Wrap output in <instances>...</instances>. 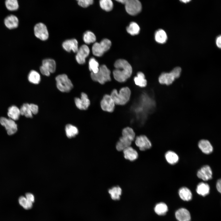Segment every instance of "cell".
<instances>
[{"label":"cell","instance_id":"obj_9","mask_svg":"<svg viewBox=\"0 0 221 221\" xmlns=\"http://www.w3.org/2000/svg\"><path fill=\"white\" fill-rule=\"evenodd\" d=\"M0 123L5 127L7 133L9 135L15 134L17 131V125L14 120L10 118L2 117L0 118Z\"/></svg>","mask_w":221,"mask_h":221},{"label":"cell","instance_id":"obj_42","mask_svg":"<svg viewBox=\"0 0 221 221\" xmlns=\"http://www.w3.org/2000/svg\"><path fill=\"white\" fill-rule=\"evenodd\" d=\"M25 197L27 199L33 203H34L35 200V197L33 194L29 192L25 194Z\"/></svg>","mask_w":221,"mask_h":221},{"label":"cell","instance_id":"obj_39","mask_svg":"<svg viewBox=\"0 0 221 221\" xmlns=\"http://www.w3.org/2000/svg\"><path fill=\"white\" fill-rule=\"evenodd\" d=\"M78 4L80 6L83 8H87L92 4L94 2L93 0H76Z\"/></svg>","mask_w":221,"mask_h":221},{"label":"cell","instance_id":"obj_4","mask_svg":"<svg viewBox=\"0 0 221 221\" xmlns=\"http://www.w3.org/2000/svg\"><path fill=\"white\" fill-rule=\"evenodd\" d=\"M110 74V72L106 66L102 65L99 67V70L96 73L91 72V76L93 81L103 84L111 80Z\"/></svg>","mask_w":221,"mask_h":221},{"label":"cell","instance_id":"obj_29","mask_svg":"<svg viewBox=\"0 0 221 221\" xmlns=\"http://www.w3.org/2000/svg\"><path fill=\"white\" fill-rule=\"evenodd\" d=\"M65 131L66 136L69 138L75 137L79 132L78 130L76 127L70 124L66 125Z\"/></svg>","mask_w":221,"mask_h":221},{"label":"cell","instance_id":"obj_14","mask_svg":"<svg viewBox=\"0 0 221 221\" xmlns=\"http://www.w3.org/2000/svg\"><path fill=\"white\" fill-rule=\"evenodd\" d=\"M197 176L198 178L204 181L211 179L212 177V172L211 168L207 165L203 166L198 171Z\"/></svg>","mask_w":221,"mask_h":221},{"label":"cell","instance_id":"obj_28","mask_svg":"<svg viewBox=\"0 0 221 221\" xmlns=\"http://www.w3.org/2000/svg\"><path fill=\"white\" fill-rule=\"evenodd\" d=\"M108 192L110 195L111 198L114 200H118L120 199L122 194V190L119 186H114L108 190Z\"/></svg>","mask_w":221,"mask_h":221},{"label":"cell","instance_id":"obj_27","mask_svg":"<svg viewBox=\"0 0 221 221\" xmlns=\"http://www.w3.org/2000/svg\"><path fill=\"white\" fill-rule=\"evenodd\" d=\"M135 84L142 87H145L147 85V81L145 78L144 74L141 72H138L137 76L134 78Z\"/></svg>","mask_w":221,"mask_h":221},{"label":"cell","instance_id":"obj_37","mask_svg":"<svg viewBox=\"0 0 221 221\" xmlns=\"http://www.w3.org/2000/svg\"><path fill=\"white\" fill-rule=\"evenodd\" d=\"M89 68L91 72L95 73L98 72L99 68V64L94 58L90 59L89 62Z\"/></svg>","mask_w":221,"mask_h":221},{"label":"cell","instance_id":"obj_38","mask_svg":"<svg viewBox=\"0 0 221 221\" xmlns=\"http://www.w3.org/2000/svg\"><path fill=\"white\" fill-rule=\"evenodd\" d=\"M5 5L6 8L11 11L17 10L19 7L17 0H6Z\"/></svg>","mask_w":221,"mask_h":221},{"label":"cell","instance_id":"obj_2","mask_svg":"<svg viewBox=\"0 0 221 221\" xmlns=\"http://www.w3.org/2000/svg\"><path fill=\"white\" fill-rule=\"evenodd\" d=\"M122 136L117 142L116 147L117 150L122 151L126 148L130 146L132 142L135 138V133L132 128L126 127L122 132Z\"/></svg>","mask_w":221,"mask_h":221},{"label":"cell","instance_id":"obj_10","mask_svg":"<svg viewBox=\"0 0 221 221\" xmlns=\"http://www.w3.org/2000/svg\"><path fill=\"white\" fill-rule=\"evenodd\" d=\"M35 36L42 41L47 39L48 37V32L46 26L42 23L36 24L34 29Z\"/></svg>","mask_w":221,"mask_h":221},{"label":"cell","instance_id":"obj_23","mask_svg":"<svg viewBox=\"0 0 221 221\" xmlns=\"http://www.w3.org/2000/svg\"><path fill=\"white\" fill-rule=\"evenodd\" d=\"M178 194L180 198L185 201L191 200L192 197V193L188 188L183 187L180 188L178 191Z\"/></svg>","mask_w":221,"mask_h":221},{"label":"cell","instance_id":"obj_26","mask_svg":"<svg viewBox=\"0 0 221 221\" xmlns=\"http://www.w3.org/2000/svg\"><path fill=\"white\" fill-rule=\"evenodd\" d=\"M155 39L157 43L161 44H164L167 40V34L165 31L163 29H159L155 32Z\"/></svg>","mask_w":221,"mask_h":221},{"label":"cell","instance_id":"obj_17","mask_svg":"<svg viewBox=\"0 0 221 221\" xmlns=\"http://www.w3.org/2000/svg\"><path fill=\"white\" fill-rule=\"evenodd\" d=\"M198 145L200 149L205 154H210L213 151V147L210 142L208 140H201L199 141Z\"/></svg>","mask_w":221,"mask_h":221},{"label":"cell","instance_id":"obj_34","mask_svg":"<svg viewBox=\"0 0 221 221\" xmlns=\"http://www.w3.org/2000/svg\"><path fill=\"white\" fill-rule=\"evenodd\" d=\"M101 8L106 11H110L113 9V3L111 0H99Z\"/></svg>","mask_w":221,"mask_h":221},{"label":"cell","instance_id":"obj_16","mask_svg":"<svg viewBox=\"0 0 221 221\" xmlns=\"http://www.w3.org/2000/svg\"><path fill=\"white\" fill-rule=\"evenodd\" d=\"M175 79V77L170 72L161 73L159 77L158 81L161 84L169 85L172 84Z\"/></svg>","mask_w":221,"mask_h":221},{"label":"cell","instance_id":"obj_25","mask_svg":"<svg viewBox=\"0 0 221 221\" xmlns=\"http://www.w3.org/2000/svg\"><path fill=\"white\" fill-rule=\"evenodd\" d=\"M7 114L10 119L17 120L21 114L20 109L15 106H12L9 108Z\"/></svg>","mask_w":221,"mask_h":221},{"label":"cell","instance_id":"obj_40","mask_svg":"<svg viewBox=\"0 0 221 221\" xmlns=\"http://www.w3.org/2000/svg\"><path fill=\"white\" fill-rule=\"evenodd\" d=\"M181 72V69L179 67L175 68L171 71L176 79H177L180 77Z\"/></svg>","mask_w":221,"mask_h":221},{"label":"cell","instance_id":"obj_32","mask_svg":"<svg viewBox=\"0 0 221 221\" xmlns=\"http://www.w3.org/2000/svg\"><path fill=\"white\" fill-rule=\"evenodd\" d=\"M19 204L24 209L28 210L31 209L33 206V203L27 199L25 196H20L18 200Z\"/></svg>","mask_w":221,"mask_h":221},{"label":"cell","instance_id":"obj_41","mask_svg":"<svg viewBox=\"0 0 221 221\" xmlns=\"http://www.w3.org/2000/svg\"><path fill=\"white\" fill-rule=\"evenodd\" d=\"M30 110L32 113L34 114H37L38 111V106L34 104H29Z\"/></svg>","mask_w":221,"mask_h":221},{"label":"cell","instance_id":"obj_35","mask_svg":"<svg viewBox=\"0 0 221 221\" xmlns=\"http://www.w3.org/2000/svg\"><path fill=\"white\" fill-rule=\"evenodd\" d=\"M96 40L95 35L90 31H86L84 34L83 40L84 42L87 44L94 43Z\"/></svg>","mask_w":221,"mask_h":221},{"label":"cell","instance_id":"obj_7","mask_svg":"<svg viewBox=\"0 0 221 221\" xmlns=\"http://www.w3.org/2000/svg\"><path fill=\"white\" fill-rule=\"evenodd\" d=\"M125 4L126 12L130 15H136L142 9V4L139 0H127Z\"/></svg>","mask_w":221,"mask_h":221},{"label":"cell","instance_id":"obj_12","mask_svg":"<svg viewBox=\"0 0 221 221\" xmlns=\"http://www.w3.org/2000/svg\"><path fill=\"white\" fill-rule=\"evenodd\" d=\"M135 143L140 150L144 151L150 149L152 144L148 138L144 135L137 137L135 139Z\"/></svg>","mask_w":221,"mask_h":221},{"label":"cell","instance_id":"obj_45","mask_svg":"<svg viewBox=\"0 0 221 221\" xmlns=\"http://www.w3.org/2000/svg\"><path fill=\"white\" fill-rule=\"evenodd\" d=\"M115 1H117V2L121 3L122 4H125L127 0H115Z\"/></svg>","mask_w":221,"mask_h":221},{"label":"cell","instance_id":"obj_43","mask_svg":"<svg viewBox=\"0 0 221 221\" xmlns=\"http://www.w3.org/2000/svg\"><path fill=\"white\" fill-rule=\"evenodd\" d=\"M216 188L218 192L220 193L221 192V180L220 179H219L217 181Z\"/></svg>","mask_w":221,"mask_h":221},{"label":"cell","instance_id":"obj_36","mask_svg":"<svg viewBox=\"0 0 221 221\" xmlns=\"http://www.w3.org/2000/svg\"><path fill=\"white\" fill-rule=\"evenodd\" d=\"M20 114L24 115L27 118H32V113L30 110L29 104L28 103L24 104L20 109Z\"/></svg>","mask_w":221,"mask_h":221},{"label":"cell","instance_id":"obj_19","mask_svg":"<svg viewBox=\"0 0 221 221\" xmlns=\"http://www.w3.org/2000/svg\"><path fill=\"white\" fill-rule=\"evenodd\" d=\"M175 216L178 221H190L191 216L189 211L186 209L181 208L175 213Z\"/></svg>","mask_w":221,"mask_h":221},{"label":"cell","instance_id":"obj_8","mask_svg":"<svg viewBox=\"0 0 221 221\" xmlns=\"http://www.w3.org/2000/svg\"><path fill=\"white\" fill-rule=\"evenodd\" d=\"M56 69L55 61L52 59H46L42 62V65L40 67L41 73L43 75L48 76L50 73L54 72Z\"/></svg>","mask_w":221,"mask_h":221},{"label":"cell","instance_id":"obj_5","mask_svg":"<svg viewBox=\"0 0 221 221\" xmlns=\"http://www.w3.org/2000/svg\"><path fill=\"white\" fill-rule=\"evenodd\" d=\"M56 86L58 89L62 92H68L73 88V85L67 75L65 74L60 75L56 78Z\"/></svg>","mask_w":221,"mask_h":221},{"label":"cell","instance_id":"obj_21","mask_svg":"<svg viewBox=\"0 0 221 221\" xmlns=\"http://www.w3.org/2000/svg\"><path fill=\"white\" fill-rule=\"evenodd\" d=\"M123 151L124 157L126 159L133 161L137 159L138 157V152L131 146L126 148Z\"/></svg>","mask_w":221,"mask_h":221},{"label":"cell","instance_id":"obj_3","mask_svg":"<svg viewBox=\"0 0 221 221\" xmlns=\"http://www.w3.org/2000/svg\"><path fill=\"white\" fill-rule=\"evenodd\" d=\"M131 95V91L127 87L122 88L118 93L116 89L111 92L110 96L115 104L122 105L125 104L129 101Z\"/></svg>","mask_w":221,"mask_h":221},{"label":"cell","instance_id":"obj_24","mask_svg":"<svg viewBox=\"0 0 221 221\" xmlns=\"http://www.w3.org/2000/svg\"><path fill=\"white\" fill-rule=\"evenodd\" d=\"M165 157L168 163L172 165L176 164L179 160L178 155L172 151H167L165 154Z\"/></svg>","mask_w":221,"mask_h":221},{"label":"cell","instance_id":"obj_13","mask_svg":"<svg viewBox=\"0 0 221 221\" xmlns=\"http://www.w3.org/2000/svg\"><path fill=\"white\" fill-rule=\"evenodd\" d=\"M90 49L88 46L85 45H82L77 52L76 56L77 62L79 64H83L85 62L86 58L88 56Z\"/></svg>","mask_w":221,"mask_h":221},{"label":"cell","instance_id":"obj_15","mask_svg":"<svg viewBox=\"0 0 221 221\" xmlns=\"http://www.w3.org/2000/svg\"><path fill=\"white\" fill-rule=\"evenodd\" d=\"M75 102L76 107L81 110H86L90 104V101L87 95L84 93H82L81 98H76Z\"/></svg>","mask_w":221,"mask_h":221},{"label":"cell","instance_id":"obj_1","mask_svg":"<svg viewBox=\"0 0 221 221\" xmlns=\"http://www.w3.org/2000/svg\"><path fill=\"white\" fill-rule=\"evenodd\" d=\"M115 69L113 71L114 79L120 82H125L131 76L132 72L130 64L126 60L120 59L114 64Z\"/></svg>","mask_w":221,"mask_h":221},{"label":"cell","instance_id":"obj_46","mask_svg":"<svg viewBox=\"0 0 221 221\" xmlns=\"http://www.w3.org/2000/svg\"><path fill=\"white\" fill-rule=\"evenodd\" d=\"M181 2L184 3H186L189 2L191 0H180Z\"/></svg>","mask_w":221,"mask_h":221},{"label":"cell","instance_id":"obj_33","mask_svg":"<svg viewBox=\"0 0 221 221\" xmlns=\"http://www.w3.org/2000/svg\"><path fill=\"white\" fill-rule=\"evenodd\" d=\"M140 30L139 26L135 22H131L129 26L126 28L127 32L132 35H134L138 34Z\"/></svg>","mask_w":221,"mask_h":221},{"label":"cell","instance_id":"obj_6","mask_svg":"<svg viewBox=\"0 0 221 221\" xmlns=\"http://www.w3.org/2000/svg\"><path fill=\"white\" fill-rule=\"evenodd\" d=\"M111 45V41L107 39H103L100 43L95 42L92 47V53L96 56H101L110 49Z\"/></svg>","mask_w":221,"mask_h":221},{"label":"cell","instance_id":"obj_30","mask_svg":"<svg viewBox=\"0 0 221 221\" xmlns=\"http://www.w3.org/2000/svg\"><path fill=\"white\" fill-rule=\"evenodd\" d=\"M168 210L166 204L163 202L157 204L154 207L155 212L158 215H161L165 214Z\"/></svg>","mask_w":221,"mask_h":221},{"label":"cell","instance_id":"obj_44","mask_svg":"<svg viewBox=\"0 0 221 221\" xmlns=\"http://www.w3.org/2000/svg\"><path fill=\"white\" fill-rule=\"evenodd\" d=\"M216 45L219 48L221 47V36L220 35L218 36L216 40Z\"/></svg>","mask_w":221,"mask_h":221},{"label":"cell","instance_id":"obj_22","mask_svg":"<svg viewBox=\"0 0 221 221\" xmlns=\"http://www.w3.org/2000/svg\"><path fill=\"white\" fill-rule=\"evenodd\" d=\"M196 190L199 195L205 196L209 194L210 187L208 184L201 182L197 185Z\"/></svg>","mask_w":221,"mask_h":221},{"label":"cell","instance_id":"obj_11","mask_svg":"<svg viewBox=\"0 0 221 221\" xmlns=\"http://www.w3.org/2000/svg\"><path fill=\"white\" fill-rule=\"evenodd\" d=\"M115 103L112 97L108 95H104L100 103L102 109L109 112H112L114 109Z\"/></svg>","mask_w":221,"mask_h":221},{"label":"cell","instance_id":"obj_20","mask_svg":"<svg viewBox=\"0 0 221 221\" xmlns=\"http://www.w3.org/2000/svg\"><path fill=\"white\" fill-rule=\"evenodd\" d=\"M4 22L5 25L8 29H12L17 27L19 21L17 17L11 15L5 18Z\"/></svg>","mask_w":221,"mask_h":221},{"label":"cell","instance_id":"obj_31","mask_svg":"<svg viewBox=\"0 0 221 221\" xmlns=\"http://www.w3.org/2000/svg\"><path fill=\"white\" fill-rule=\"evenodd\" d=\"M28 79L30 83L34 84H38L41 80V77L39 74L35 70H32L29 73L28 76Z\"/></svg>","mask_w":221,"mask_h":221},{"label":"cell","instance_id":"obj_18","mask_svg":"<svg viewBox=\"0 0 221 221\" xmlns=\"http://www.w3.org/2000/svg\"><path fill=\"white\" fill-rule=\"evenodd\" d=\"M78 43L76 39L67 40L63 42L62 46L67 51L70 52L71 50L74 52H77L78 50Z\"/></svg>","mask_w":221,"mask_h":221}]
</instances>
